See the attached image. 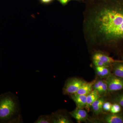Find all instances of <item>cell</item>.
I'll use <instances>...</instances> for the list:
<instances>
[{
    "instance_id": "cell-10",
    "label": "cell",
    "mask_w": 123,
    "mask_h": 123,
    "mask_svg": "<svg viewBox=\"0 0 123 123\" xmlns=\"http://www.w3.org/2000/svg\"><path fill=\"white\" fill-rule=\"evenodd\" d=\"M95 67V74L99 78L106 79L112 74L111 66Z\"/></svg>"
},
{
    "instance_id": "cell-5",
    "label": "cell",
    "mask_w": 123,
    "mask_h": 123,
    "mask_svg": "<svg viewBox=\"0 0 123 123\" xmlns=\"http://www.w3.org/2000/svg\"><path fill=\"white\" fill-rule=\"evenodd\" d=\"M102 116L99 119H96L98 123H123V115L119 113L118 114L107 113L102 114Z\"/></svg>"
},
{
    "instance_id": "cell-15",
    "label": "cell",
    "mask_w": 123,
    "mask_h": 123,
    "mask_svg": "<svg viewBox=\"0 0 123 123\" xmlns=\"http://www.w3.org/2000/svg\"><path fill=\"white\" fill-rule=\"evenodd\" d=\"M111 100L112 102L118 103L123 107V92L116 94L112 97Z\"/></svg>"
},
{
    "instance_id": "cell-3",
    "label": "cell",
    "mask_w": 123,
    "mask_h": 123,
    "mask_svg": "<svg viewBox=\"0 0 123 123\" xmlns=\"http://www.w3.org/2000/svg\"><path fill=\"white\" fill-rule=\"evenodd\" d=\"M86 81L77 77L70 78L67 79L63 88V93L69 95L76 93L78 90Z\"/></svg>"
},
{
    "instance_id": "cell-6",
    "label": "cell",
    "mask_w": 123,
    "mask_h": 123,
    "mask_svg": "<svg viewBox=\"0 0 123 123\" xmlns=\"http://www.w3.org/2000/svg\"><path fill=\"white\" fill-rule=\"evenodd\" d=\"M52 123H71L73 121L65 111L60 110L51 115Z\"/></svg>"
},
{
    "instance_id": "cell-7",
    "label": "cell",
    "mask_w": 123,
    "mask_h": 123,
    "mask_svg": "<svg viewBox=\"0 0 123 123\" xmlns=\"http://www.w3.org/2000/svg\"><path fill=\"white\" fill-rule=\"evenodd\" d=\"M69 114L70 116L76 119L78 123H86L89 121L88 112L84 109L76 107L72 111L69 112Z\"/></svg>"
},
{
    "instance_id": "cell-22",
    "label": "cell",
    "mask_w": 123,
    "mask_h": 123,
    "mask_svg": "<svg viewBox=\"0 0 123 123\" xmlns=\"http://www.w3.org/2000/svg\"><path fill=\"white\" fill-rule=\"evenodd\" d=\"M53 0H41V1L44 4H48L51 2Z\"/></svg>"
},
{
    "instance_id": "cell-13",
    "label": "cell",
    "mask_w": 123,
    "mask_h": 123,
    "mask_svg": "<svg viewBox=\"0 0 123 123\" xmlns=\"http://www.w3.org/2000/svg\"><path fill=\"white\" fill-rule=\"evenodd\" d=\"M101 97L98 91L94 90H93L86 95V104L85 108L88 112L90 110L92 103Z\"/></svg>"
},
{
    "instance_id": "cell-11",
    "label": "cell",
    "mask_w": 123,
    "mask_h": 123,
    "mask_svg": "<svg viewBox=\"0 0 123 123\" xmlns=\"http://www.w3.org/2000/svg\"><path fill=\"white\" fill-rule=\"evenodd\" d=\"M93 60H98L106 63L111 65L115 62L121 61L114 59L112 57L101 52H97L95 53L93 56Z\"/></svg>"
},
{
    "instance_id": "cell-17",
    "label": "cell",
    "mask_w": 123,
    "mask_h": 123,
    "mask_svg": "<svg viewBox=\"0 0 123 123\" xmlns=\"http://www.w3.org/2000/svg\"><path fill=\"white\" fill-rule=\"evenodd\" d=\"M98 92L101 97H105L108 93L107 84L106 81V79H104L103 83L99 88Z\"/></svg>"
},
{
    "instance_id": "cell-19",
    "label": "cell",
    "mask_w": 123,
    "mask_h": 123,
    "mask_svg": "<svg viewBox=\"0 0 123 123\" xmlns=\"http://www.w3.org/2000/svg\"><path fill=\"white\" fill-rule=\"evenodd\" d=\"M112 103L109 101H105L103 105V110L104 112H110Z\"/></svg>"
},
{
    "instance_id": "cell-21",
    "label": "cell",
    "mask_w": 123,
    "mask_h": 123,
    "mask_svg": "<svg viewBox=\"0 0 123 123\" xmlns=\"http://www.w3.org/2000/svg\"><path fill=\"white\" fill-rule=\"evenodd\" d=\"M63 5H65L67 3L70 1V0H58Z\"/></svg>"
},
{
    "instance_id": "cell-4",
    "label": "cell",
    "mask_w": 123,
    "mask_h": 123,
    "mask_svg": "<svg viewBox=\"0 0 123 123\" xmlns=\"http://www.w3.org/2000/svg\"><path fill=\"white\" fill-rule=\"evenodd\" d=\"M108 93L117 92L123 90V78L111 74L106 79Z\"/></svg>"
},
{
    "instance_id": "cell-18",
    "label": "cell",
    "mask_w": 123,
    "mask_h": 123,
    "mask_svg": "<svg viewBox=\"0 0 123 123\" xmlns=\"http://www.w3.org/2000/svg\"><path fill=\"white\" fill-rule=\"evenodd\" d=\"M122 107L118 103H113L112 104L110 112L112 114H118L121 112Z\"/></svg>"
},
{
    "instance_id": "cell-8",
    "label": "cell",
    "mask_w": 123,
    "mask_h": 123,
    "mask_svg": "<svg viewBox=\"0 0 123 123\" xmlns=\"http://www.w3.org/2000/svg\"><path fill=\"white\" fill-rule=\"evenodd\" d=\"M106 99L104 97H101L92 103L90 110L95 115H99L104 113L102 107Z\"/></svg>"
},
{
    "instance_id": "cell-16",
    "label": "cell",
    "mask_w": 123,
    "mask_h": 123,
    "mask_svg": "<svg viewBox=\"0 0 123 123\" xmlns=\"http://www.w3.org/2000/svg\"><path fill=\"white\" fill-rule=\"evenodd\" d=\"M36 123H52L51 116L47 115H42L38 118L35 121Z\"/></svg>"
},
{
    "instance_id": "cell-9",
    "label": "cell",
    "mask_w": 123,
    "mask_h": 123,
    "mask_svg": "<svg viewBox=\"0 0 123 123\" xmlns=\"http://www.w3.org/2000/svg\"><path fill=\"white\" fill-rule=\"evenodd\" d=\"M71 99L76 104V107L84 109L86 104V95L78 94L77 93L70 95Z\"/></svg>"
},
{
    "instance_id": "cell-14",
    "label": "cell",
    "mask_w": 123,
    "mask_h": 123,
    "mask_svg": "<svg viewBox=\"0 0 123 123\" xmlns=\"http://www.w3.org/2000/svg\"><path fill=\"white\" fill-rule=\"evenodd\" d=\"M112 73L123 78V61L115 62L111 65Z\"/></svg>"
},
{
    "instance_id": "cell-2",
    "label": "cell",
    "mask_w": 123,
    "mask_h": 123,
    "mask_svg": "<svg viewBox=\"0 0 123 123\" xmlns=\"http://www.w3.org/2000/svg\"><path fill=\"white\" fill-rule=\"evenodd\" d=\"M19 102L17 96L10 92L0 95V123L21 121Z\"/></svg>"
},
{
    "instance_id": "cell-20",
    "label": "cell",
    "mask_w": 123,
    "mask_h": 123,
    "mask_svg": "<svg viewBox=\"0 0 123 123\" xmlns=\"http://www.w3.org/2000/svg\"><path fill=\"white\" fill-rule=\"evenodd\" d=\"M93 63L95 67H102V66H111V65L106 63L98 60H93Z\"/></svg>"
},
{
    "instance_id": "cell-1",
    "label": "cell",
    "mask_w": 123,
    "mask_h": 123,
    "mask_svg": "<svg viewBox=\"0 0 123 123\" xmlns=\"http://www.w3.org/2000/svg\"><path fill=\"white\" fill-rule=\"evenodd\" d=\"M94 39L113 43L123 40V0H110L95 11L87 22Z\"/></svg>"
},
{
    "instance_id": "cell-12",
    "label": "cell",
    "mask_w": 123,
    "mask_h": 123,
    "mask_svg": "<svg viewBox=\"0 0 123 123\" xmlns=\"http://www.w3.org/2000/svg\"><path fill=\"white\" fill-rule=\"evenodd\" d=\"M97 79H94L90 82H86L78 90L77 93L87 95L93 90V86Z\"/></svg>"
}]
</instances>
